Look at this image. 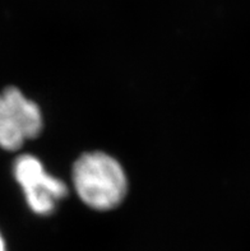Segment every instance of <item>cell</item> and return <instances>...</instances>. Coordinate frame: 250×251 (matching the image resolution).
Here are the masks:
<instances>
[{"label":"cell","mask_w":250,"mask_h":251,"mask_svg":"<svg viewBox=\"0 0 250 251\" xmlns=\"http://www.w3.org/2000/svg\"><path fill=\"white\" fill-rule=\"evenodd\" d=\"M72 182L81 201L98 212L119 207L127 197L129 185L121 163L102 151L85 152L76 159Z\"/></svg>","instance_id":"obj_1"},{"label":"cell","mask_w":250,"mask_h":251,"mask_svg":"<svg viewBox=\"0 0 250 251\" xmlns=\"http://www.w3.org/2000/svg\"><path fill=\"white\" fill-rule=\"evenodd\" d=\"M44 129L41 108L21 89L6 87L0 93V147L14 152Z\"/></svg>","instance_id":"obj_2"},{"label":"cell","mask_w":250,"mask_h":251,"mask_svg":"<svg viewBox=\"0 0 250 251\" xmlns=\"http://www.w3.org/2000/svg\"><path fill=\"white\" fill-rule=\"evenodd\" d=\"M13 174L22 188L26 203L38 216L54 213L57 204L69 194L67 184L45 169L41 159L22 154L14 161Z\"/></svg>","instance_id":"obj_3"},{"label":"cell","mask_w":250,"mask_h":251,"mask_svg":"<svg viewBox=\"0 0 250 251\" xmlns=\"http://www.w3.org/2000/svg\"><path fill=\"white\" fill-rule=\"evenodd\" d=\"M0 251H6V246H5V241H4L3 236L0 233Z\"/></svg>","instance_id":"obj_4"}]
</instances>
